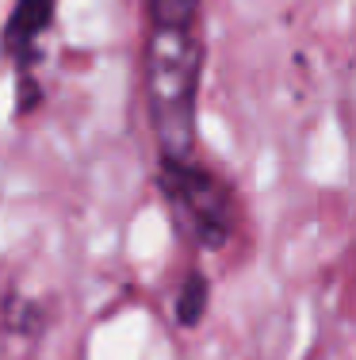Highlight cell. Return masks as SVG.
Instances as JSON below:
<instances>
[{"label": "cell", "mask_w": 356, "mask_h": 360, "mask_svg": "<svg viewBox=\"0 0 356 360\" xmlns=\"http://www.w3.org/2000/svg\"><path fill=\"white\" fill-rule=\"evenodd\" d=\"M203 65V0H146L142 89L157 139V161L196 158Z\"/></svg>", "instance_id": "cell-1"}, {"label": "cell", "mask_w": 356, "mask_h": 360, "mask_svg": "<svg viewBox=\"0 0 356 360\" xmlns=\"http://www.w3.org/2000/svg\"><path fill=\"white\" fill-rule=\"evenodd\" d=\"M157 192L169 207V219L188 245L199 253H218L230 245L242 222V203L226 176L207 169L199 158L157 161Z\"/></svg>", "instance_id": "cell-2"}, {"label": "cell", "mask_w": 356, "mask_h": 360, "mask_svg": "<svg viewBox=\"0 0 356 360\" xmlns=\"http://www.w3.org/2000/svg\"><path fill=\"white\" fill-rule=\"evenodd\" d=\"M58 0H12L0 27V54L20 73V92H31V70L42 62V39L50 35Z\"/></svg>", "instance_id": "cell-3"}, {"label": "cell", "mask_w": 356, "mask_h": 360, "mask_svg": "<svg viewBox=\"0 0 356 360\" xmlns=\"http://www.w3.org/2000/svg\"><path fill=\"white\" fill-rule=\"evenodd\" d=\"M207 307H211V280L203 276L199 269H188L180 280V288H176V299H173L176 322H180L184 330H196L203 322V314H207Z\"/></svg>", "instance_id": "cell-4"}]
</instances>
